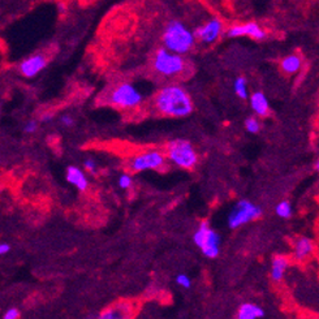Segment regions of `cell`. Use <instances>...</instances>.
Listing matches in <instances>:
<instances>
[{
  "instance_id": "15",
  "label": "cell",
  "mask_w": 319,
  "mask_h": 319,
  "mask_svg": "<svg viewBox=\"0 0 319 319\" xmlns=\"http://www.w3.org/2000/svg\"><path fill=\"white\" fill-rule=\"evenodd\" d=\"M313 249H314V245H313L312 240L303 237V239H300L297 241L296 246H295V257L299 261L305 260L306 257H309L312 254Z\"/></svg>"
},
{
  "instance_id": "5",
  "label": "cell",
  "mask_w": 319,
  "mask_h": 319,
  "mask_svg": "<svg viewBox=\"0 0 319 319\" xmlns=\"http://www.w3.org/2000/svg\"><path fill=\"white\" fill-rule=\"evenodd\" d=\"M193 240L196 245L202 250V253L207 258H215V257H218V254H219L220 237L210 227L209 223H201L200 228L194 233Z\"/></svg>"
},
{
  "instance_id": "2",
  "label": "cell",
  "mask_w": 319,
  "mask_h": 319,
  "mask_svg": "<svg viewBox=\"0 0 319 319\" xmlns=\"http://www.w3.org/2000/svg\"><path fill=\"white\" fill-rule=\"evenodd\" d=\"M163 43L167 50L179 55L189 52L196 43L194 33H192L181 21L173 20L168 22L163 33Z\"/></svg>"
},
{
  "instance_id": "27",
  "label": "cell",
  "mask_w": 319,
  "mask_h": 319,
  "mask_svg": "<svg viewBox=\"0 0 319 319\" xmlns=\"http://www.w3.org/2000/svg\"><path fill=\"white\" fill-rule=\"evenodd\" d=\"M61 123H63V125L65 126H72L74 124V121L70 116H63L61 117Z\"/></svg>"
},
{
  "instance_id": "12",
  "label": "cell",
  "mask_w": 319,
  "mask_h": 319,
  "mask_svg": "<svg viewBox=\"0 0 319 319\" xmlns=\"http://www.w3.org/2000/svg\"><path fill=\"white\" fill-rule=\"evenodd\" d=\"M67 181L69 184H72L73 186H76L77 189L81 190V192L86 190L87 186H89V183H87V179L86 176H85V173H83L78 167H68Z\"/></svg>"
},
{
  "instance_id": "17",
  "label": "cell",
  "mask_w": 319,
  "mask_h": 319,
  "mask_svg": "<svg viewBox=\"0 0 319 319\" xmlns=\"http://www.w3.org/2000/svg\"><path fill=\"white\" fill-rule=\"evenodd\" d=\"M301 65H303L301 57L297 56V55H290V56L284 57V59L282 60V69L284 70L286 73H296V72L300 70Z\"/></svg>"
},
{
  "instance_id": "26",
  "label": "cell",
  "mask_w": 319,
  "mask_h": 319,
  "mask_svg": "<svg viewBox=\"0 0 319 319\" xmlns=\"http://www.w3.org/2000/svg\"><path fill=\"white\" fill-rule=\"evenodd\" d=\"M85 168H86L89 172L94 173L95 172V170H97V163H95L93 159H87L86 162H85Z\"/></svg>"
},
{
  "instance_id": "18",
  "label": "cell",
  "mask_w": 319,
  "mask_h": 319,
  "mask_svg": "<svg viewBox=\"0 0 319 319\" xmlns=\"http://www.w3.org/2000/svg\"><path fill=\"white\" fill-rule=\"evenodd\" d=\"M235 91L239 95L241 99H246L248 98V83L244 77H239L236 81H235Z\"/></svg>"
},
{
  "instance_id": "14",
  "label": "cell",
  "mask_w": 319,
  "mask_h": 319,
  "mask_svg": "<svg viewBox=\"0 0 319 319\" xmlns=\"http://www.w3.org/2000/svg\"><path fill=\"white\" fill-rule=\"evenodd\" d=\"M265 316V312L256 304H244L237 313L239 319H258Z\"/></svg>"
},
{
  "instance_id": "20",
  "label": "cell",
  "mask_w": 319,
  "mask_h": 319,
  "mask_svg": "<svg viewBox=\"0 0 319 319\" xmlns=\"http://www.w3.org/2000/svg\"><path fill=\"white\" fill-rule=\"evenodd\" d=\"M245 126H246V130H248L249 133H258L261 128L258 120L254 119V117H249V119L246 120Z\"/></svg>"
},
{
  "instance_id": "7",
  "label": "cell",
  "mask_w": 319,
  "mask_h": 319,
  "mask_svg": "<svg viewBox=\"0 0 319 319\" xmlns=\"http://www.w3.org/2000/svg\"><path fill=\"white\" fill-rule=\"evenodd\" d=\"M110 102L119 108H134L142 102V94L132 83H121L111 93Z\"/></svg>"
},
{
  "instance_id": "23",
  "label": "cell",
  "mask_w": 319,
  "mask_h": 319,
  "mask_svg": "<svg viewBox=\"0 0 319 319\" xmlns=\"http://www.w3.org/2000/svg\"><path fill=\"white\" fill-rule=\"evenodd\" d=\"M176 283L179 284V286L183 287V288H189L190 284H192L189 276L185 275V274H180V275H177Z\"/></svg>"
},
{
  "instance_id": "24",
  "label": "cell",
  "mask_w": 319,
  "mask_h": 319,
  "mask_svg": "<svg viewBox=\"0 0 319 319\" xmlns=\"http://www.w3.org/2000/svg\"><path fill=\"white\" fill-rule=\"evenodd\" d=\"M3 318L4 319H17V318H20V310L16 309V308H10V309H8L7 312L4 313Z\"/></svg>"
},
{
  "instance_id": "6",
  "label": "cell",
  "mask_w": 319,
  "mask_h": 319,
  "mask_svg": "<svg viewBox=\"0 0 319 319\" xmlns=\"http://www.w3.org/2000/svg\"><path fill=\"white\" fill-rule=\"evenodd\" d=\"M261 215H262V210L260 206H257L250 201H240L230 213L228 226L230 228L235 230L252 220H256Z\"/></svg>"
},
{
  "instance_id": "9",
  "label": "cell",
  "mask_w": 319,
  "mask_h": 319,
  "mask_svg": "<svg viewBox=\"0 0 319 319\" xmlns=\"http://www.w3.org/2000/svg\"><path fill=\"white\" fill-rule=\"evenodd\" d=\"M223 31V23L219 18H211L205 25L200 26L194 31L196 39L201 40L202 43H214Z\"/></svg>"
},
{
  "instance_id": "28",
  "label": "cell",
  "mask_w": 319,
  "mask_h": 319,
  "mask_svg": "<svg viewBox=\"0 0 319 319\" xmlns=\"http://www.w3.org/2000/svg\"><path fill=\"white\" fill-rule=\"evenodd\" d=\"M10 250V246L8 245V244L3 243V244H0V256H4V254H7L8 252Z\"/></svg>"
},
{
  "instance_id": "8",
  "label": "cell",
  "mask_w": 319,
  "mask_h": 319,
  "mask_svg": "<svg viewBox=\"0 0 319 319\" xmlns=\"http://www.w3.org/2000/svg\"><path fill=\"white\" fill-rule=\"evenodd\" d=\"M164 164V155L159 151H147L134 156L130 160V170L134 172H141L146 170H158Z\"/></svg>"
},
{
  "instance_id": "22",
  "label": "cell",
  "mask_w": 319,
  "mask_h": 319,
  "mask_svg": "<svg viewBox=\"0 0 319 319\" xmlns=\"http://www.w3.org/2000/svg\"><path fill=\"white\" fill-rule=\"evenodd\" d=\"M132 183H133V180H132V177L129 176V175H121L119 179V186L121 188V189H129L130 186H132Z\"/></svg>"
},
{
  "instance_id": "29",
  "label": "cell",
  "mask_w": 319,
  "mask_h": 319,
  "mask_svg": "<svg viewBox=\"0 0 319 319\" xmlns=\"http://www.w3.org/2000/svg\"><path fill=\"white\" fill-rule=\"evenodd\" d=\"M50 115H47V116H43V120L44 121H48V120H50Z\"/></svg>"
},
{
  "instance_id": "1",
  "label": "cell",
  "mask_w": 319,
  "mask_h": 319,
  "mask_svg": "<svg viewBox=\"0 0 319 319\" xmlns=\"http://www.w3.org/2000/svg\"><path fill=\"white\" fill-rule=\"evenodd\" d=\"M155 107L166 116L185 117L193 111V102L183 87L171 85L156 94Z\"/></svg>"
},
{
  "instance_id": "25",
  "label": "cell",
  "mask_w": 319,
  "mask_h": 319,
  "mask_svg": "<svg viewBox=\"0 0 319 319\" xmlns=\"http://www.w3.org/2000/svg\"><path fill=\"white\" fill-rule=\"evenodd\" d=\"M37 128H38L37 121H34V120H30V121H27V123H26V125H25L23 130H25L26 133H34V132L37 130Z\"/></svg>"
},
{
  "instance_id": "10",
  "label": "cell",
  "mask_w": 319,
  "mask_h": 319,
  "mask_svg": "<svg viewBox=\"0 0 319 319\" xmlns=\"http://www.w3.org/2000/svg\"><path fill=\"white\" fill-rule=\"evenodd\" d=\"M46 65L47 57L44 56L43 53H35V55H31V56L22 60L20 65H18V70H20V73L23 77L33 78L38 73H40L46 68Z\"/></svg>"
},
{
  "instance_id": "11",
  "label": "cell",
  "mask_w": 319,
  "mask_h": 319,
  "mask_svg": "<svg viewBox=\"0 0 319 319\" xmlns=\"http://www.w3.org/2000/svg\"><path fill=\"white\" fill-rule=\"evenodd\" d=\"M227 35L230 38H239L246 35V37H250L253 39L262 40L266 38V31L257 22H246L230 27L227 31Z\"/></svg>"
},
{
  "instance_id": "16",
  "label": "cell",
  "mask_w": 319,
  "mask_h": 319,
  "mask_svg": "<svg viewBox=\"0 0 319 319\" xmlns=\"http://www.w3.org/2000/svg\"><path fill=\"white\" fill-rule=\"evenodd\" d=\"M287 267H288V260L286 257L278 256L274 258L273 267H271V276L275 282H280L284 276Z\"/></svg>"
},
{
  "instance_id": "13",
  "label": "cell",
  "mask_w": 319,
  "mask_h": 319,
  "mask_svg": "<svg viewBox=\"0 0 319 319\" xmlns=\"http://www.w3.org/2000/svg\"><path fill=\"white\" fill-rule=\"evenodd\" d=\"M250 106L258 116H267L269 115V100L262 91H256L250 97Z\"/></svg>"
},
{
  "instance_id": "4",
  "label": "cell",
  "mask_w": 319,
  "mask_h": 319,
  "mask_svg": "<svg viewBox=\"0 0 319 319\" xmlns=\"http://www.w3.org/2000/svg\"><path fill=\"white\" fill-rule=\"evenodd\" d=\"M168 158L173 164L181 168H193L197 164V153L192 143L184 140H176L168 145L167 149Z\"/></svg>"
},
{
  "instance_id": "3",
  "label": "cell",
  "mask_w": 319,
  "mask_h": 319,
  "mask_svg": "<svg viewBox=\"0 0 319 319\" xmlns=\"http://www.w3.org/2000/svg\"><path fill=\"white\" fill-rule=\"evenodd\" d=\"M154 68L158 73L163 76H177L185 68V61L179 53L172 52L167 48H160L154 57Z\"/></svg>"
},
{
  "instance_id": "19",
  "label": "cell",
  "mask_w": 319,
  "mask_h": 319,
  "mask_svg": "<svg viewBox=\"0 0 319 319\" xmlns=\"http://www.w3.org/2000/svg\"><path fill=\"white\" fill-rule=\"evenodd\" d=\"M275 211L276 214H278V216L284 218V219H288V218H291V215H292V206H291V203L288 202V201H282V202L276 206Z\"/></svg>"
},
{
  "instance_id": "21",
  "label": "cell",
  "mask_w": 319,
  "mask_h": 319,
  "mask_svg": "<svg viewBox=\"0 0 319 319\" xmlns=\"http://www.w3.org/2000/svg\"><path fill=\"white\" fill-rule=\"evenodd\" d=\"M102 319H117V318H123V313L120 312L119 309H110L104 312L102 316H100Z\"/></svg>"
}]
</instances>
